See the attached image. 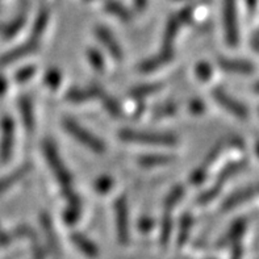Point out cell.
I'll return each mask as SVG.
<instances>
[{
  "instance_id": "6da1fadb",
  "label": "cell",
  "mask_w": 259,
  "mask_h": 259,
  "mask_svg": "<svg viewBox=\"0 0 259 259\" xmlns=\"http://www.w3.org/2000/svg\"><path fill=\"white\" fill-rule=\"evenodd\" d=\"M42 151L53 175L56 177L59 187L62 190L63 196L66 197L74 191L72 190V177L70 174L69 168L66 167V164L63 163L62 158L57 150V146L50 140H46L42 144Z\"/></svg>"
},
{
  "instance_id": "7a4b0ae2",
  "label": "cell",
  "mask_w": 259,
  "mask_h": 259,
  "mask_svg": "<svg viewBox=\"0 0 259 259\" xmlns=\"http://www.w3.org/2000/svg\"><path fill=\"white\" fill-rule=\"evenodd\" d=\"M120 140L131 144L154 145V146H175L178 138L168 133H154V132H140L133 129H124L118 132Z\"/></svg>"
},
{
  "instance_id": "3957f363",
  "label": "cell",
  "mask_w": 259,
  "mask_h": 259,
  "mask_svg": "<svg viewBox=\"0 0 259 259\" xmlns=\"http://www.w3.org/2000/svg\"><path fill=\"white\" fill-rule=\"evenodd\" d=\"M62 126L74 140L82 144L83 146H87L91 151L96 153V154H102L105 151L104 142L99 137H96L94 133L83 128L79 122L74 121L71 118H63Z\"/></svg>"
},
{
  "instance_id": "277c9868",
  "label": "cell",
  "mask_w": 259,
  "mask_h": 259,
  "mask_svg": "<svg viewBox=\"0 0 259 259\" xmlns=\"http://www.w3.org/2000/svg\"><path fill=\"white\" fill-rule=\"evenodd\" d=\"M237 0H223V20L225 38L230 48H236L240 42V29L237 19Z\"/></svg>"
},
{
  "instance_id": "5b68a950",
  "label": "cell",
  "mask_w": 259,
  "mask_h": 259,
  "mask_svg": "<svg viewBox=\"0 0 259 259\" xmlns=\"http://www.w3.org/2000/svg\"><path fill=\"white\" fill-rule=\"evenodd\" d=\"M115 219L118 242L121 245H128L131 240V233H129L128 203L125 200V197H118L115 201Z\"/></svg>"
},
{
  "instance_id": "8992f818",
  "label": "cell",
  "mask_w": 259,
  "mask_h": 259,
  "mask_svg": "<svg viewBox=\"0 0 259 259\" xmlns=\"http://www.w3.org/2000/svg\"><path fill=\"white\" fill-rule=\"evenodd\" d=\"M15 145V122L6 116L2 121V136H0V163H8L13 153Z\"/></svg>"
},
{
  "instance_id": "52a82bcc",
  "label": "cell",
  "mask_w": 259,
  "mask_h": 259,
  "mask_svg": "<svg viewBox=\"0 0 259 259\" xmlns=\"http://www.w3.org/2000/svg\"><path fill=\"white\" fill-rule=\"evenodd\" d=\"M212 96L216 100L219 104L223 107L224 109H227L229 113L234 115L238 118H247L249 116V109L243 103H241L240 100H237L236 98H233L232 95H229L225 90L223 89H216L212 92Z\"/></svg>"
},
{
  "instance_id": "ba28073f",
  "label": "cell",
  "mask_w": 259,
  "mask_h": 259,
  "mask_svg": "<svg viewBox=\"0 0 259 259\" xmlns=\"http://www.w3.org/2000/svg\"><path fill=\"white\" fill-rule=\"evenodd\" d=\"M38 49L39 38L30 36L23 45L17 46V48L12 49L11 52L6 53V54L0 58V63H3V65H10V63L15 62V61H19V59L24 58V57L29 56L32 53H36Z\"/></svg>"
},
{
  "instance_id": "9c48e42d",
  "label": "cell",
  "mask_w": 259,
  "mask_h": 259,
  "mask_svg": "<svg viewBox=\"0 0 259 259\" xmlns=\"http://www.w3.org/2000/svg\"><path fill=\"white\" fill-rule=\"evenodd\" d=\"M104 90L98 84H91L87 89H72L66 94V99L72 103H84L91 99H102Z\"/></svg>"
},
{
  "instance_id": "30bf717a",
  "label": "cell",
  "mask_w": 259,
  "mask_h": 259,
  "mask_svg": "<svg viewBox=\"0 0 259 259\" xmlns=\"http://www.w3.org/2000/svg\"><path fill=\"white\" fill-rule=\"evenodd\" d=\"M96 36L100 39V42L104 45V48L109 52L112 57L115 59H122V49L121 46L118 45L117 39L113 37V34L111 33V30H108L104 26H98L96 28Z\"/></svg>"
},
{
  "instance_id": "8fae6325",
  "label": "cell",
  "mask_w": 259,
  "mask_h": 259,
  "mask_svg": "<svg viewBox=\"0 0 259 259\" xmlns=\"http://www.w3.org/2000/svg\"><path fill=\"white\" fill-rule=\"evenodd\" d=\"M174 58V52H172V48L171 46H163V49L159 54H157L155 57L150 59H146L145 62H142L140 65V71L141 72H150L158 70L159 67L164 66L167 62H170L171 59Z\"/></svg>"
},
{
  "instance_id": "7c38bea8",
  "label": "cell",
  "mask_w": 259,
  "mask_h": 259,
  "mask_svg": "<svg viewBox=\"0 0 259 259\" xmlns=\"http://www.w3.org/2000/svg\"><path fill=\"white\" fill-rule=\"evenodd\" d=\"M246 225L247 221L245 219H238V220L234 221L229 227V229L227 230V233L224 234L220 240H219L217 246L225 247L229 246V245H234L243 236L245 230H246Z\"/></svg>"
},
{
  "instance_id": "4fadbf2b",
  "label": "cell",
  "mask_w": 259,
  "mask_h": 259,
  "mask_svg": "<svg viewBox=\"0 0 259 259\" xmlns=\"http://www.w3.org/2000/svg\"><path fill=\"white\" fill-rule=\"evenodd\" d=\"M219 66L228 72L236 74H250L255 70L253 62L247 59H232V58H219Z\"/></svg>"
},
{
  "instance_id": "5bb4252c",
  "label": "cell",
  "mask_w": 259,
  "mask_h": 259,
  "mask_svg": "<svg viewBox=\"0 0 259 259\" xmlns=\"http://www.w3.org/2000/svg\"><path fill=\"white\" fill-rule=\"evenodd\" d=\"M19 109L21 113V120H23L24 128L28 135L34 132V126H36V120H34V109H33V103L30 100L29 96L24 95L20 99L19 102Z\"/></svg>"
},
{
  "instance_id": "9a60e30c",
  "label": "cell",
  "mask_w": 259,
  "mask_h": 259,
  "mask_svg": "<svg viewBox=\"0 0 259 259\" xmlns=\"http://www.w3.org/2000/svg\"><path fill=\"white\" fill-rule=\"evenodd\" d=\"M256 194H259L258 187L256 186H250V187L242 188V190L237 191L233 195H230L227 200L224 201L223 209L229 210L232 208H236L238 205H241L242 203H246L247 200H250L251 197L255 196Z\"/></svg>"
},
{
  "instance_id": "2e32d148",
  "label": "cell",
  "mask_w": 259,
  "mask_h": 259,
  "mask_svg": "<svg viewBox=\"0 0 259 259\" xmlns=\"http://www.w3.org/2000/svg\"><path fill=\"white\" fill-rule=\"evenodd\" d=\"M70 240H71L72 245L79 250L82 251L85 256L89 258H96L99 255V249L95 245L94 241H91L89 237H85L84 234L79 233V232H74L70 236Z\"/></svg>"
},
{
  "instance_id": "e0dca14e",
  "label": "cell",
  "mask_w": 259,
  "mask_h": 259,
  "mask_svg": "<svg viewBox=\"0 0 259 259\" xmlns=\"http://www.w3.org/2000/svg\"><path fill=\"white\" fill-rule=\"evenodd\" d=\"M30 168H32L30 163L29 162H26V163L21 164L20 167H17L15 171H12V172H10L8 175L2 178V179H0V194L6 192L7 190H10V188L13 187L15 184L19 183L21 179H24V178L30 172Z\"/></svg>"
},
{
  "instance_id": "ac0fdd59",
  "label": "cell",
  "mask_w": 259,
  "mask_h": 259,
  "mask_svg": "<svg viewBox=\"0 0 259 259\" xmlns=\"http://www.w3.org/2000/svg\"><path fill=\"white\" fill-rule=\"evenodd\" d=\"M39 221H41V227H42L44 232H45L46 240H48V245H49V249L54 255H59L61 253V249H59V242L58 238H57L56 230L53 228L52 219L48 213L41 214L39 217Z\"/></svg>"
},
{
  "instance_id": "d6986e66",
  "label": "cell",
  "mask_w": 259,
  "mask_h": 259,
  "mask_svg": "<svg viewBox=\"0 0 259 259\" xmlns=\"http://www.w3.org/2000/svg\"><path fill=\"white\" fill-rule=\"evenodd\" d=\"M175 157L168 154H150V155H142L138 158V163L144 166V167H155V166H162V164H167L172 162Z\"/></svg>"
},
{
  "instance_id": "ffe728a7",
  "label": "cell",
  "mask_w": 259,
  "mask_h": 259,
  "mask_svg": "<svg viewBox=\"0 0 259 259\" xmlns=\"http://www.w3.org/2000/svg\"><path fill=\"white\" fill-rule=\"evenodd\" d=\"M194 227V217L188 213H184L181 219V225H179V233H178V246L182 247L190 238L191 230Z\"/></svg>"
},
{
  "instance_id": "44dd1931",
  "label": "cell",
  "mask_w": 259,
  "mask_h": 259,
  "mask_svg": "<svg viewBox=\"0 0 259 259\" xmlns=\"http://www.w3.org/2000/svg\"><path fill=\"white\" fill-rule=\"evenodd\" d=\"M245 166H246V161L233 162V163L227 164V166L220 171V174H219V177H217L216 183L223 186V184L225 183L230 177H233V175H236L237 172H240Z\"/></svg>"
},
{
  "instance_id": "7402d4cb",
  "label": "cell",
  "mask_w": 259,
  "mask_h": 259,
  "mask_svg": "<svg viewBox=\"0 0 259 259\" xmlns=\"http://www.w3.org/2000/svg\"><path fill=\"white\" fill-rule=\"evenodd\" d=\"M105 10L108 11V13H111L112 16L117 17L118 20L121 21H131L132 15L121 3L115 2V0H109L105 3Z\"/></svg>"
},
{
  "instance_id": "603a6c76",
  "label": "cell",
  "mask_w": 259,
  "mask_h": 259,
  "mask_svg": "<svg viewBox=\"0 0 259 259\" xmlns=\"http://www.w3.org/2000/svg\"><path fill=\"white\" fill-rule=\"evenodd\" d=\"M49 16H50V13L46 8L38 13V16L36 17V21H34V25H33L32 28L33 37L39 38V37L42 36L44 32H45L46 29V26H48V23H49Z\"/></svg>"
},
{
  "instance_id": "cb8c5ba5",
  "label": "cell",
  "mask_w": 259,
  "mask_h": 259,
  "mask_svg": "<svg viewBox=\"0 0 259 259\" xmlns=\"http://www.w3.org/2000/svg\"><path fill=\"white\" fill-rule=\"evenodd\" d=\"M162 89V84L159 83H150V84H144V85H138L136 89L131 90V96L136 99H141L146 98V96H150L153 94H155L157 91Z\"/></svg>"
},
{
  "instance_id": "d4e9b609",
  "label": "cell",
  "mask_w": 259,
  "mask_h": 259,
  "mask_svg": "<svg viewBox=\"0 0 259 259\" xmlns=\"http://www.w3.org/2000/svg\"><path fill=\"white\" fill-rule=\"evenodd\" d=\"M171 232H172V219H171L170 212L166 210L163 214V219H162L161 237H159L162 246H167L168 241L171 238Z\"/></svg>"
},
{
  "instance_id": "484cf974",
  "label": "cell",
  "mask_w": 259,
  "mask_h": 259,
  "mask_svg": "<svg viewBox=\"0 0 259 259\" xmlns=\"http://www.w3.org/2000/svg\"><path fill=\"white\" fill-rule=\"evenodd\" d=\"M82 214V204H69L63 212V221L67 225H74Z\"/></svg>"
},
{
  "instance_id": "4316f807",
  "label": "cell",
  "mask_w": 259,
  "mask_h": 259,
  "mask_svg": "<svg viewBox=\"0 0 259 259\" xmlns=\"http://www.w3.org/2000/svg\"><path fill=\"white\" fill-rule=\"evenodd\" d=\"M184 196V188L182 186H177L170 191V194L164 199V208L166 210H171L172 208L181 201L182 197Z\"/></svg>"
},
{
  "instance_id": "83f0119b",
  "label": "cell",
  "mask_w": 259,
  "mask_h": 259,
  "mask_svg": "<svg viewBox=\"0 0 259 259\" xmlns=\"http://www.w3.org/2000/svg\"><path fill=\"white\" fill-rule=\"evenodd\" d=\"M24 23H25V17L19 16L17 19H15L11 24H8L7 26H4V29L2 30L4 38H12L13 36H16L19 30L23 28Z\"/></svg>"
},
{
  "instance_id": "f1b7e54d",
  "label": "cell",
  "mask_w": 259,
  "mask_h": 259,
  "mask_svg": "<svg viewBox=\"0 0 259 259\" xmlns=\"http://www.w3.org/2000/svg\"><path fill=\"white\" fill-rule=\"evenodd\" d=\"M220 191H221V186L220 184L216 183L214 186H212L210 188H208L207 191H204L203 194L197 197V204H208L209 201L213 200L217 195L220 194Z\"/></svg>"
},
{
  "instance_id": "f546056e",
  "label": "cell",
  "mask_w": 259,
  "mask_h": 259,
  "mask_svg": "<svg viewBox=\"0 0 259 259\" xmlns=\"http://www.w3.org/2000/svg\"><path fill=\"white\" fill-rule=\"evenodd\" d=\"M177 109H178L177 104H174V103H167V104L161 105L159 108L155 109L153 116H154L155 120H158V118L168 117V116L175 115V113H177Z\"/></svg>"
},
{
  "instance_id": "4dcf8cb0",
  "label": "cell",
  "mask_w": 259,
  "mask_h": 259,
  "mask_svg": "<svg viewBox=\"0 0 259 259\" xmlns=\"http://www.w3.org/2000/svg\"><path fill=\"white\" fill-rule=\"evenodd\" d=\"M102 100H103V104H104L105 109L108 111L109 115L115 116V117H118V116L121 115V108H120V105L116 100H113L112 98H109L107 94L102 96Z\"/></svg>"
},
{
  "instance_id": "1f68e13d",
  "label": "cell",
  "mask_w": 259,
  "mask_h": 259,
  "mask_svg": "<svg viewBox=\"0 0 259 259\" xmlns=\"http://www.w3.org/2000/svg\"><path fill=\"white\" fill-rule=\"evenodd\" d=\"M87 58H89L90 63H91L94 69H96L98 71H103V70H104V58H103V56L100 53L96 52V50L94 49H90L89 52H87Z\"/></svg>"
},
{
  "instance_id": "d6a6232c",
  "label": "cell",
  "mask_w": 259,
  "mask_h": 259,
  "mask_svg": "<svg viewBox=\"0 0 259 259\" xmlns=\"http://www.w3.org/2000/svg\"><path fill=\"white\" fill-rule=\"evenodd\" d=\"M112 187H113V181L108 177L100 178V179H98V181L95 182V184H94V190H95V192H98V194H107V192L111 191Z\"/></svg>"
},
{
  "instance_id": "836d02e7",
  "label": "cell",
  "mask_w": 259,
  "mask_h": 259,
  "mask_svg": "<svg viewBox=\"0 0 259 259\" xmlns=\"http://www.w3.org/2000/svg\"><path fill=\"white\" fill-rule=\"evenodd\" d=\"M12 233L15 237L29 238V240L34 241V242L37 241V236H36V233H34V230H33L32 228L28 227V225H20V227H17L16 229L13 230Z\"/></svg>"
},
{
  "instance_id": "e575fe53",
  "label": "cell",
  "mask_w": 259,
  "mask_h": 259,
  "mask_svg": "<svg viewBox=\"0 0 259 259\" xmlns=\"http://www.w3.org/2000/svg\"><path fill=\"white\" fill-rule=\"evenodd\" d=\"M61 82V74L57 70H50L45 76V83L50 89H57Z\"/></svg>"
},
{
  "instance_id": "d590c367",
  "label": "cell",
  "mask_w": 259,
  "mask_h": 259,
  "mask_svg": "<svg viewBox=\"0 0 259 259\" xmlns=\"http://www.w3.org/2000/svg\"><path fill=\"white\" fill-rule=\"evenodd\" d=\"M34 72H36V69L33 66L23 67V69L16 72V80L17 82H26V80H29L34 75Z\"/></svg>"
},
{
  "instance_id": "8d00e7d4",
  "label": "cell",
  "mask_w": 259,
  "mask_h": 259,
  "mask_svg": "<svg viewBox=\"0 0 259 259\" xmlns=\"http://www.w3.org/2000/svg\"><path fill=\"white\" fill-rule=\"evenodd\" d=\"M196 74L201 80H208L212 76V67L208 63H199L196 67Z\"/></svg>"
},
{
  "instance_id": "74e56055",
  "label": "cell",
  "mask_w": 259,
  "mask_h": 259,
  "mask_svg": "<svg viewBox=\"0 0 259 259\" xmlns=\"http://www.w3.org/2000/svg\"><path fill=\"white\" fill-rule=\"evenodd\" d=\"M153 227H154V223L149 217H142L138 223V229L141 230L142 233H149L153 229Z\"/></svg>"
},
{
  "instance_id": "f35d334b",
  "label": "cell",
  "mask_w": 259,
  "mask_h": 259,
  "mask_svg": "<svg viewBox=\"0 0 259 259\" xmlns=\"http://www.w3.org/2000/svg\"><path fill=\"white\" fill-rule=\"evenodd\" d=\"M48 256V250L44 246L38 245V242H34L33 247V259H46Z\"/></svg>"
},
{
  "instance_id": "ab89813d",
  "label": "cell",
  "mask_w": 259,
  "mask_h": 259,
  "mask_svg": "<svg viewBox=\"0 0 259 259\" xmlns=\"http://www.w3.org/2000/svg\"><path fill=\"white\" fill-rule=\"evenodd\" d=\"M190 111L192 113H201L204 112V103L201 100H192L190 104Z\"/></svg>"
},
{
  "instance_id": "60d3db41",
  "label": "cell",
  "mask_w": 259,
  "mask_h": 259,
  "mask_svg": "<svg viewBox=\"0 0 259 259\" xmlns=\"http://www.w3.org/2000/svg\"><path fill=\"white\" fill-rule=\"evenodd\" d=\"M242 255H243L242 246H241V245H234L232 255H230V259H242Z\"/></svg>"
},
{
  "instance_id": "b9f144b4",
  "label": "cell",
  "mask_w": 259,
  "mask_h": 259,
  "mask_svg": "<svg viewBox=\"0 0 259 259\" xmlns=\"http://www.w3.org/2000/svg\"><path fill=\"white\" fill-rule=\"evenodd\" d=\"M256 3H258V0H246V6H247V10H249L250 15H253V13L255 12Z\"/></svg>"
},
{
  "instance_id": "7bdbcfd3",
  "label": "cell",
  "mask_w": 259,
  "mask_h": 259,
  "mask_svg": "<svg viewBox=\"0 0 259 259\" xmlns=\"http://www.w3.org/2000/svg\"><path fill=\"white\" fill-rule=\"evenodd\" d=\"M6 90H7L6 78H4L3 75H0V95H3Z\"/></svg>"
},
{
  "instance_id": "ee69618b",
  "label": "cell",
  "mask_w": 259,
  "mask_h": 259,
  "mask_svg": "<svg viewBox=\"0 0 259 259\" xmlns=\"http://www.w3.org/2000/svg\"><path fill=\"white\" fill-rule=\"evenodd\" d=\"M254 91L258 92V94H259V82H256L255 84H254Z\"/></svg>"
},
{
  "instance_id": "f6af8a7d",
  "label": "cell",
  "mask_w": 259,
  "mask_h": 259,
  "mask_svg": "<svg viewBox=\"0 0 259 259\" xmlns=\"http://www.w3.org/2000/svg\"><path fill=\"white\" fill-rule=\"evenodd\" d=\"M255 149H256V155H258V157H259V141L256 142V146H255Z\"/></svg>"
},
{
  "instance_id": "bcb514c9",
  "label": "cell",
  "mask_w": 259,
  "mask_h": 259,
  "mask_svg": "<svg viewBox=\"0 0 259 259\" xmlns=\"http://www.w3.org/2000/svg\"><path fill=\"white\" fill-rule=\"evenodd\" d=\"M209 259H212V258H209Z\"/></svg>"
}]
</instances>
